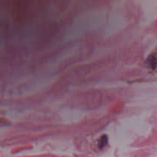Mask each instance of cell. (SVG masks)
Listing matches in <instances>:
<instances>
[{
  "instance_id": "1",
  "label": "cell",
  "mask_w": 157,
  "mask_h": 157,
  "mask_svg": "<svg viewBox=\"0 0 157 157\" xmlns=\"http://www.w3.org/2000/svg\"><path fill=\"white\" fill-rule=\"evenodd\" d=\"M107 143V137L104 135V136H103V137H101L99 140V143H98L99 148L100 149L104 148V147L106 146Z\"/></svg>"
}]
</instances>
